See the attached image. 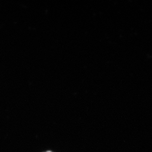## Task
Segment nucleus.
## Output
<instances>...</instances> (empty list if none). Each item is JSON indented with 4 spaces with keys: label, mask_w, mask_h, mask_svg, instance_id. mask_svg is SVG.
Segmentation results:
<instances>
[{
    "label": "nucleus",
    "mask_w": 152,
    "mask_h": 152,
    "mask_svg": "<svg viewBox=\"0 0 152 152\" xmlns=\"http://www.w3.org/2000/svg\"><path fill=\"white\" fill-rule=\"evenodd\" d=\"M52 152L51 151H47V152Z\"/></svg>",
    "instance_id": "obj_1"
}]
</instances>
